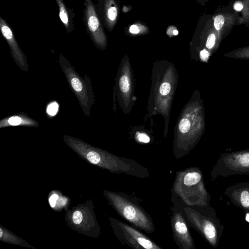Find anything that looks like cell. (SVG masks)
Masks as SVG:
<instances>
[{
	"label": "cell",
	"mask_w": 249,
	"mask_h": 249,
	"mask_svg": "<svg viewBox=\"0 0 249 249\" xmlns=\"http://www.w3.org/2000/svg\"><path fill=\"white\" fill-rule=\"evenodd\" d=\"M172 197L188 206L209 205L211 196L206 189L201 170L190 167L176 172Z\"/></svg>",
	"instance_id": "cell-1"
},
{
	"label": "cell",
	"mask_w": 249,
	"mask_h": 249,
	"mask_svg": "<svg viewBox=\"0 0 249 249\" xmlns=\"http://www.w3.org/2000/svg\"><path fill=\"white\" fill-rule=\"evenodd\" d=\"M178 201L190 226L197 231L212 246L217 247L224 227L216 216L214 210L210 205L188 206Z\"/></svg>",
	"instance_id": "cell-2"
},
{
	"label": "cell",
	"mask_w": 249,
	"mask_h": 249,
	"mask_svg": "<svg viewBox=\"0 0 249 249\" xmlns=\"http://www.w3.org/2000/svg\"><path fill=\"white\" fill-rule=\"evenodd\" d=\"M108 196L118 214L131 225L147 233L155 231L150 214L134 197L123 192L110 193Z\"/></svg>",
	"instance_id": "cell-3"
},
{
	"label": "cell",
	"mask_w": 249,
	"mask_h": 249,
	"mask_svg": "<svg viewBox=\"0 0 249 249\" xmlns=\"http://www.w3.org/2000/svg\"><path fill=\"white\" fill-rule=\"evenodd\" d=\"M249 174V149L222 154L211 172L213 178Z\"/></svg>",
	"instance_id": "cell-4"
},
{
	"label": "cell",
	"mask_w": 249,
	"mask_h": 249,
	"mask_svg": "<svg viewBox=\"0 0 249 249\" xmlns=\"http://www.w3.org/2000/svg\"><path fill=\"white\" fill-rule=\"evenodd\" d=\"M111 222L115 234L123 244L137 249H161L135 227L116 219Z\"/></svg>",
	"instance_id": "cell-5"
},
{
	"label": "cell",
	"mask_w": 249,
	"mask_h": 249,
	"mask_svg": "<svg viewBox=\"0 0 249 249\" xmlns=\"http://www.w3.org/2000/svg\"><path fill=\"white\" fill-rule=\"evenodd\" d=\"M173 199L170 221L173 239L180 249H195L193 238L184 218L179 202Z\"/></svg>",
	"instance_id": "cell-6"
},
{
	"label": "cell",
	"mask_w": 249,
	"mask_h": 249,
	"mask_svg": "<svg viewBox=\"0 0 249 249\" xmlns=\"http://www.w3.org/2000/svg\"><path fill=\"white\" fill-rule=\"evenodd\" d=\"M212 17L214 28L223 39L237 25L238 13L231 6L218 7Z\"/></svg>",
	"instance_id": "cell-7"
},
{
	"label": "cell",
	"mask_w": 249,
	"mask_h": 249,
	"mask_svg": "<svg viewBox=\"0 0 249 249\" xmlns=\"http://www.w3.org/2000/svg\"><path fill=\"white\" fill-rule=\"evenodd\" d=\"M64 71L71 88L77 95L84 111L90 107V98L84 81L71 67L63 68Z\"/></svg>",
	"instance_id": "cell-8"
},
{
	"label": "cell",
	"mask_w": 249,
	"mask_h": 249,
	"mask_svg": "<svg viewBox=\"0 0 249 249\" xmlns=\"http://www.w3.org/2000/svg\"><path fill=\"white\" fill-rule=\"evenodd\" d=\"M225 194L237 207L249 211V182H242L228 188Z\"/></svg>",
	"instance_id": "cell-9"
},
{
	"label": "cell",
	"mask_w": 249,
	"mask_h": 249,
	"mask_svg": "<svg viewBox=\"0 0 249 249\" xmlns=\"http://www.w3.org/2000/svg\"><path fill=\"white\" fill-rule=\"evenodd\" d=\"M0 28L3 36L7 40L12 52L13 56L19 67L23 70L27 71V64L26 59L19 48L13 33L5 22L0 18Z\"/></svg>",
	"instance_id": "cell-10"
},
{
	"label": "cell",
	"mask_w": 249,
	"mask_h": 249,
	"mask_svg": "<svg viewBox=\"0 0 249 249\" xmlns=\"http://www.w3.org/2000/svg\"><path fill=\"white\" fill-rule=\"evenodd\" d=\"M238 13L237 25L249 26V0H233L231 5Z\"/></svg>",
	"instance_id": "cell-11"
},
{
	"label": "cell",
	"mask_w": 249,
	"mask_h": 249,
	"mask_svg": "<svg viewBox=\"0 0 249 249\" xmlns=\"http://www.w3.org/2000/svg\"><path fill=\"white\" fill-rule=\"evenodd\" d=\"M88 9V24L89 28L94 35L95 39L97 42H100L102 40L101 34L102 32L100 29V24L99 20L95 13L94 8H93L91 3L88 1L87 5Z\"/></svg>",
	"instance_id": "cell-12"
},
{
	"label": "cell",
	"mask_w": 249,
	"mask_h": 249,
	"mask_svg": "<svg viewBox=\"0 0 249 249\" xmlns=\"http://www.w3.org/2000/svg\"><path fill=\"white\" fill-rule=\"evenodd\" d=\"M223 56L231 59L249 60V45L227 52L223 55Z\"/></svg>",
	"instance_id": "cell-13"
},
{
	"label": "cell",
	"mask_w": 249,
	"mask_h": 249,
	"mask_svg": "<svg viewBox=\"0 0 249 249\" xmlns=\"http://www.w3.org/2000/svg\"><path fill=\"white\" fill-rule=\"evenodd\" d=\"M119 86L121 90L124 92H127L129 89V81L126 75L122 76L119 81Z\"/></svg>",
	"instance_id": "cell-14"
},
{
	"label": "cell",
	"mask_w": 249,
	"mask_h": 249,
	"mask_svg": "<svg viewBox=\"0 0 249 249\" xmlns=\"http://www.w3.org/2000/svg\"><path fill=\"white\" fill-rule=\"evenodd\" d=\"M190 126L191 123L190 121L187 119L183 118L179 122L178 129L181 133H185L189 130Z\"/></svg>",
	"instance_id": "cell-15"
},
{
	"label": "cell",
	"mask_w": 249,
	"mask_h": 249,
	"mask_svg": "<svg viewBox=\"0 0 249 249\" xmlns=\"http://www.w3.org/2000/svg\"><path fill=\"white\" fill-rule=\"evenodd\" d=\"M88 160L92 163L98 164L101 160V156L95 151H90L87 155Z\"/></svg>",
	"instance_id": "cell-16"
},
{
	"label": "cell",
	"mask_w": 249,
	"mask_h": 249,
	"mask_svg": "<svg viewBox=\"0 0 249 249\" xmlns=\"http://www.w3.org/2000/svg\"><path fill=\"white\" fill-rule=\"evenodd\" d=\"M59 1V17L61 21L66 25H68V16L63 3L60 0H57Z\"/></svg>",
	"instance_id": "cell-17"
},
{
	"label": "cell",
	"mask_w": 249,
	"mask_h": 249,
	"mask_svg": "<svg viewBox=\"0 0 249 249\" xmlns=\"http://www.w3.org/2000/svg\"><path fill=\"white\" fill-rule=\"evenodd\" d=\"M58 105L57 103L53 102L49 104L47 109V113L53 116L56 114L58 111Z\"/></svg>",
	"instance_id": "cell-18"
},
{
	"label": "cell",
	"mask_w": 249,
	"mask_h": 249,
	"mask_svg": "<svg viewBox=\"0 0 249 249\" xmlns=\"http://www.w3.org/2000/svg\"><path fill=\"white\" fill-rule=\"evenodd\" d=\"M170 85L167 82L162 83L160 88V92L162 95H167L170 91Z\"/></svg>",
	"instance_id": "cell-19"
},
{
	"label": "cell",
	"mask_w": 249,
	"mask_h": 249,
	"mask_svg": "<svg viewBox=\"0 0 249 249\" xmlns=\"http://www.w3.org/2000/svg\"><path fill=\"white\" fill-rule=\"evenodd\" d=\"M22 122V118L18 116H12L8 120V124L12 125H18L20 124Z\"/></svg>",
	"instance_id": "cell-20"
},
{
	"label": "cell",
	"mask_w": 249,
	"mask_h": 249,
	"mask_svg": "<svg viewBox=\"0 0 249 249\" xmlns=\"http://www.w3.org/2000/svg\"><path fill=\"white\" fill-rule=\"evenodd\" d=\"M117 16V10L115 7H110L107 11V17L110 20H114Z\"/></svg>",
	"instance_id": "cell-21"
},
{
	"label": "cell",
	"mask_w": 249,
	"mask_h": 249,
	"mask_svg": "<svg viewBox=\"0 0 249 249\" xmlns=\"http://www.w3.org/2000/svg\"><path fill=\"white\" fill-rule=\"evenodd\" d=\"M83 216L82 213L79 211H75L72 216V220L75 224H78L80 223L82 220Z\"/></svg>",
	"instance_id": "cell-22"
},
{
	"label": "cell",
	"mask_w": 249,
	"mask_h": 249,
	"mask_svg": "<svg viewBox=\"0 0 249 249\" xmlns=\"http://www.w3.org/2000/svg\"><path fill=\"white\" fill-rule=\"evenodd\" d=\"M136 138L140 142L148 143L150 141V138L144 133H137Z\"/></svg>",
	"instance_id": "cell-23"
},
{
	"label": "cell",
	"mask_w": 249,
	"mask_h": 249,
	"mask_svg": "<svg viewBox=\"0 0 249 249\" xmlns=\"http://www.w3.org/2000/svg\"><path fill=\"white\" fill-rule=\"evenodd\" d=\"M58 198V196L56 194L52 195L49 198V202L52 207H54L56 202Z\"/></svg>",
	"instance_id": "cell-24"
},
{
	"label": "cell",
	"mask_w": 249,
	"mask_h": 249,
	"mask_svg": "<svg viewBox=\"0 0 249 249\" xmlns=\"http://www.w3.org/2000/svg\"><path fill=\"white\" fill-rule=\"evenodd\" d=\"M129 32L132 34H137L139 33L140 30L137 25L134 24L130 26Z\"/></svg>",
	"instance_id": "cell-25"
},
{
	"label": "cell",
	"mask_w": 249,
	"mask_h": 249,
	"mask_svg": "<svg viewBox=\"0 0 249 249\" xmlns=\"http://www.w3.org/2000/svg\"><path fill=\"white\" fill-rule=\"evenodd\" d=\"M246 220L249 222V213H247L245 217Z\"/></svg>",
	"instance_id": "cell-26"
},
{
	"label": "cell",
	"mask_w": 249,
	"mask_h": 249,
	"mask_svg": "<svg viewBox=\"0 0 249 249\" xmlns=\"http://www.w3.org/2000/svg\"><path fill=\"white\" fill-rule=\"evenodd\" d=\"M173 34L174 35H177L178 34V31L176 30H174L173 31Z\"/></svg>",
	"instance_id": "cell-27"
},
{
	"label": "cell",
	"mask_w": 249,
	"mask_h": 249,
	"mask_svg": "<svg viewBox=\"0 0 249 249\" xmlns=\"http://www.w3.org/2000/svg\"><path fill=\"white\" fill-rule=\"evenodd\" d=\"M2 234H3L2 231V230L0 229V237H1V236H2Z\"/></svg>",
	"instance_id": "cell-28"
}]
</instances>
